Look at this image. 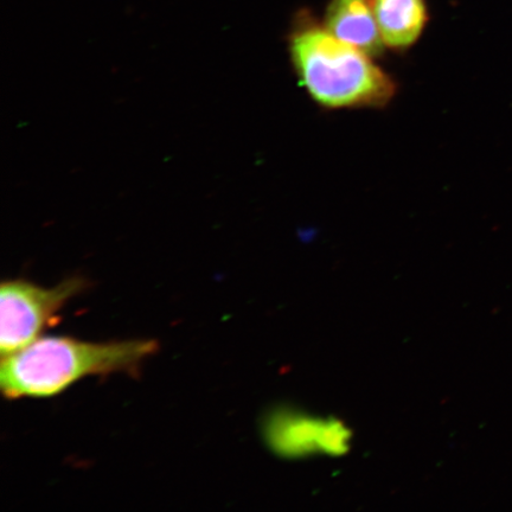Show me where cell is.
I'll return each mask as SVG.
<instances>
[{
    "mask_svg": "<svg viewBox=\"0 0 512 512\" xmlns=\"http://www.w3.org/2000/svg\"><path fill=\"white\" fill-rule=\"evenodd\" d=\"M158 349L157 342L145 339L93 343L40 337L2 357L0 388L8 400L51 398L87 376L137 375Z\"/></svg>",
    "mask_w": 512,
    "mask_h": 512,
    "instance_id": "obj_1",
    "label": "cell"
},
{
    "mask_svg": "<svg viewBox=\"0 0 512 512\" xmlns=\"http://www.w3.org/2000/svg\"><path fill=\"white\" fill-rule=\"evenodd\" d=\"M294 73L318 105L331 110L381 108L396 94V83L373 57L348 46L324 27L304 25L290 37Z\"/></svg>",
    "mask_w": 512,
    "mask_h": 512,
    "instance_id": "obj_2",
    "label": "cell"
},
{
    "mask_svg": "<svg viewBox=\"0 0 512 512\" xmlns=\"http://www.w3.org/2000/svg\"><path fill=\"white\" fill-rule=\"evenodd\" d=\"M88 287L72 277L51 288L17 279L4 281L0 290V351L2 357L28 347L55 322L70 300Z\"/></svg>",
    "mask_w": 512,
    "mask_h": 512,
    "instance_id": "obj_3",
    "label": "cell"
},
{
    "mask_svg": "<svg viewBox=\"0 0 512 512\" xmlns=\"http://www.w3.org/2000/svg\"><path fill=\"white\" fill-rule=\"evenodd\" d=\"M264 437L272 450L284 457L310 452L342 453L349 434L335 421L323 422L273 413L264 425Z\"/></svg>",
    "mask_w": 512,
    "mask_h": 512,
    "instance_id": "obj_4",
    "label": "cell"
},
{
    "mask_svg": "<svg viewBox=\"0 0 512 512\" xmlns=\"http://www.w3.org/2000/svg\"><path fill=\"white\" fill-rule=\"evenodd\" d=\"M324 28L339 41L373 59L386 49L373 0H331L325 12Z\"/></svg>",
    "mask_w": 512,
    "mask_h": 512,
    "instance_id": "obj_5",
    "label": "cell"
},
{
    "mask_svg": "<svg viewBox=\"0 0 512 512\" xmlns=\"http://www.w3.org/2000/svg\"><path fill=\"white\" fill-rule=\"evenodd\" d=\"M377 24L386 48H412L428 23L425 0H373Z\"/></svg>",
    "mask_w": 512,
    "mask_h": 512,
    "instance_id": "obj_6",
    "label": "cell"
}]
</instances>
